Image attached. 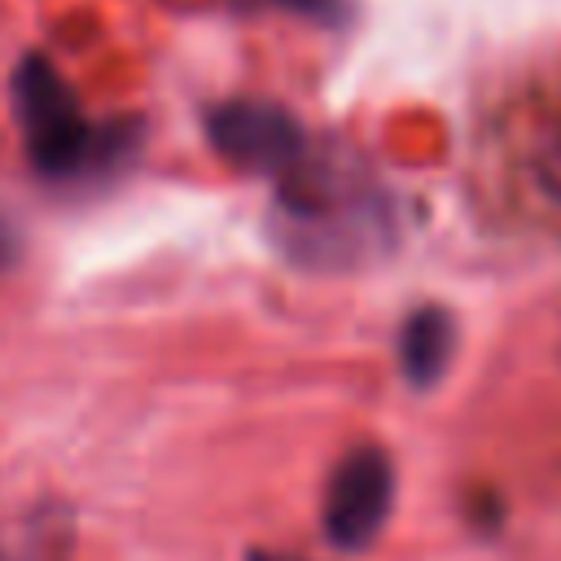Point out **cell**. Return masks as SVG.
Returning a JSON list of instances; mask_svg holds the SVG:
<instances>
[{"mask_svg": "<svg viewBox=\"0 0 561 561\" xmlns=\"http://www.w3.org/2000/svg\"><path fill=\"white\" fill-rule=\"evenodd\" d=\"M272 237L285 259L311 272H351L390 250L394 224L377 180L337 149H307L276 180Z\"/></svg>", "mask_w": 561, "mask_h": 561, "instance_id": "6da1fadb", "label": "cell"}, {"mask_svg": "<svg viewBox=\"0 0 561 561\" xmlns=\"http://www.w3.org/2000/svg\"><path fill=\"white\" fill-rule=\"evenodd\" d=\"M13 118L26 158L44 180L101 175L136 149V123H92L75 88L39 53H26L13 70Z\"/></svg>", "mask_w": 561, "mask_h": 561, "instance_id": "7a4b0ae2", "label": "cell"}, {"mask_svg": "<svg viewBox=\"0 0 561 561\" xmlns=\"http://www.w3.org/2000/svg\"><path fill=\"white\" fill-rule=\"evenodd\" d=\"M206 140L228 167L245 175H267V180H280L285 171H294L311 149L302 123L280 101H267V96L219 101L206 114Z\"/></svg>", "mask_w": 561, "mask_h": 561, "instance_id": "3957f363", "label": "cell"}, {"mask_svg": "<svg viewBox=\"0 0 561 561\" xmlns=\"http://www.w3.org/2000/svg\"><path fill=\"white\" fill-rule=\"evenodd\" d=\"M394 460L381 447H355L337 460L320 500V530L337 552H364L390 522Z\"/></svg>", "mask_w": 561, "mask_h": 561, "instance_id": "277c9868", "label": "cell"}, {"mask_svg": "<svg viewBox=\"0 0 561 561\" xmlns=\"http://www.w3.org/2000/svg\"><path fill=\"white\" fill-rule=\"evenodd\" d=\"M456 342H460V329L447 307H438V302L412 307L399 329V368H403L408 386L434 390L456 359Z\"/></svg>", "mask_w": 561, "mask_h": 561, "instance_id": "5b68a950", "label": "cell"}, {"mask_svg": "<svg viewBox=\"0 0 561 561\" xmlns=\"http://www.w3.org/2000/svg\"><path fill=\"white\" fill-rule=\"evenodd\" d=\"M526 171L548 206L561 210V101L543 105L526 131Z\"/></svg>", "mask_w": 561, "mask_h": 561, "instance_id": "8992f818", "label": "cell"}, {"mask_svg": "<svg viewBox=\"0 0 561 561\" xmlns=\"http://www.w3.org/2000/svg\"><path fill=\"white\" fill-rule=\"evenodd\" d=\"M250 9H285V13H302L316 22H337L346 13V0H241Z\"/></svg>", "mask_w": 561, "mask_h": 561, "instance_id": "52a82bcc", "label": "cell"}, {"mask_svg": "<svg viewBox=\"0 0 561 561\" xmlns=\"http://www.w3.org/2000/svg\"><path fill=\"white\" fill-rule=\"evenodd\" d=\"M0 561H61V552L44 548L39 539H26V543H0Z\"/></svg>", "mask_w": 561, "mask_h": 561, "instance_id": "ba28073f", "label": "cell"}, {"mask_svg": "<svg viewBox=\"0 0 561 561\" xmlns=\"http://www.w3.org/2000/svg\"><path fill=\"white\" fill-rule=\"evenodd\" d=\"M13 254H18V237H13V228L0 219V267L13 263Z\"/></svg>", "mask_w": 561, "mask_h": 561, "instance_id": "9c48e42d", "label": "cell"}, {"mask_svg": "<svg viewBox=\"0 0 561 561\" xmlns=\"http://www.w3.org/2000/svg\"><path fill=\"white\" fill-rule=\"evenodd\" d=\"M245 561H298V557H285V552H267V548H254Z\"/></svg>", "mask_w": 561, "mask_h": 561, "instance_id": "30bf717a", "label": "cell"}]
</instances>
